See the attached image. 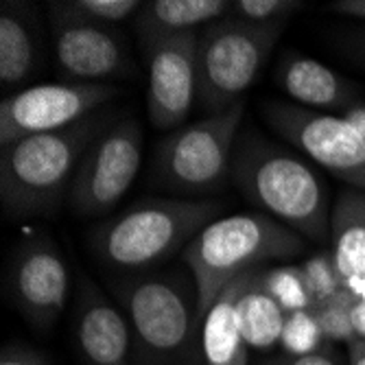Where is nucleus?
Returning <instances> with one entry per match:
<instances>
[{
    "mask_svg": "<svg viewBox=\"0 0 365 365\" xmlns=\"http://www.w3.org/2000/svg\"><path fill=\"white\" fill-rule=\"evenodd\" d=\"M116 120L96 110L83 120L0 149V199L9 219L53 215L68 199L75 173L90 145Z\"/></svg>",
    "mask_w": 365,
    "mask_h": 365,
    "instance_id": "nucleus-1",
    "label": "nucleus"
},
{
    "mask_svg": "<svg viewBox=\"0 0 365 365\" xmlns=\"http://www.w3.org/2000/svg\"><path fill=\"white\" fill-rule=\"evenodd\" d=\"M232 182L250 204L300 237L330 241L328 188L300 155L247 131L235 147Z\"/></svg>",
    "mask_w": 365,
    "mask_h": 365,
    "instance_id": "nucleus-2",
    "label": "nucleus"
},
{
    "mask_svg": "<svg viewBox=\"0 0 365 365\" xmlns=\"http://www.w3.org/2000/svg\"><path fill=\"white\" fill-rule=\"evenodd\" d=\"M221 212L223 204L208 199H143L92 227L90 250L118 276L155 272Z\"/></svg>",
    "mask_w": 365,
    "mask_h": 365,
    "instance_id": "nucleus-3",
    "label": "nucleus"
},
{
    "mask_svg": "<svg viewBox=\"0 0 365 365\" xmlns=\"http://www.w3.org/2000/svg\"><path fill=\"white\" fill-rule=\"evenodd\" d=\"M307 252V239L264 212H237L206 225L182 252V262L197 287V326L227 284L264 267L267 260H289Z\"/></svg>",
    "mask_w": 365,
    "mask_h": 365,
    "instance_id": "nucleus-4",
    "label": "nucleus"
},
{
    "mask_svg": "<svg viewBox=\"0 0 365 365\" xmlns=\"http://www.w3.org/2000/svg\"><path fill=\"white\" fill-rule=\"evenodd\" d=\"M131 328V365H175L195 339L197 287L188 269H155L112 280Z\"/></svg>",
    "mask_w": 365,
    "mask_h": 365,
    "instance_id": "nucleus-5",
    "label": "nucleus"
},
{
    "mask_svg": "<svg viewBox=\"0 0 365 365\" xmlns=\"http://www.w3.org/2000/svg\"><path fill=\"white\" fill-rule=\"evenodd\" d=\"M287 24H250L225 16L199 31L197 103L206 116L245 101Z\"/></svg>",
    "mask_w": 365,
    "mask_h": 365,
    "instance_id": "nucleus-6",
    "label": "nucleus"
},
{
    "mask_svg": "<svg viewBox=\"0 0 365 365\" xmlns=\"http://www.w3.org/2000/svg\"><path fill=\"white\" fill-rule=\"evenodd\" d=\"M245 101L164 136L151 160V184L184 195H210L232 182V158Z\"/></svg>",
    "mask_w": 365,
    "mask_h": 365,
    "instance_id": "nucleus-7",
    "label": "nucleus"
},
{
    "mask_svg": "<svg viewBox=\"0 0 365 365\" xmlns=\"http://www.w3.org/2000/svg\"><path fill=\"white\" fill-rule=\"evenodd\" d=\"M143 162V127L134 116L116 118L75 173L68 206L79 217H108L134 184Z\"/></svg>",
    "mask_w": 365,
    "mask_h": 365,
    "instance_id": "nucleus-8",
    "label": "nucleus"
},
{
    "mask_svg": "<svg viewBox=\"0 0 365 365\" xmlns=\"http://www.w3.org/2000/svg\"><path fill=\"white\" fill-rule=\"evenodd\" d=\"M53 55L63 81L112 83L136 73L118 26L90 22L68 9L66 0L48 3Z\"/></svg>",
    "mask_w": 365,
    "mask_h": 365,
    "instance_id": "nucleus-9",
    "label": "nucleus"
},
{
    "mask_svg": "<svg viewBox=\"0 0 365 365\" xmlns=\"http://www.w3.org/2000/svg\"><path fill=\"white\" fill-rule=\"evenodd\" d=\"M120 94L112 83H40L11 92L0 103V147L71 127Z\"/></svg>",
    "mask_w": 365,
    "mask_h": 365,
    "instance_id": "nucleus-10",
    "label": "nucleus"
},
{
    "mask_svg": "<svg viewBox=\"0 0 365 365\" xmlns=\"http://www.w3.org/2000/svg\"><path fill=\"white\" fill-rule=\"evenodd\" d=\"M262 116L295 149L350 188L365 192V140L341 116L284 101L264 103Z\"/></svg>",
    "mask_w": 365,
    "mask_h": 365,
    "instance_id": "nucleus-11",
    "label": "nucleus"
},
{
    "mask_svg": "<svg viewBox=\"0 0 365 365\" xmlns=\"http://www.w3.org/2000/svg\"><path fill=\"white\" fill-rule=\"evenodd\" d=\"M14 307L38 328H51L71 295V269L61 250L46 235L24 239L9 267Z\"/></svg>",
    "mask_w": 365,
    "mask_h": 365,
    "instance_id": "nucleus-12",
    "label": "nucleus"
},
{
    "mask_svg": "<svg viewBox=\"0 0 365 365\" xmlns=\"http://www.w3.org/2000/svg\"><path fill=\"white\" fill-rule=\"evenodd\" d=\"M197 40L199 33H188L143 48L149 71L147 114L160 131L180 129L197 98Z\"/></svg>",
    "mask_w": 365,
    "mask_h": 365,
    "instance_id": "nucleus-13",
    "label": "nucleus"
},
{
    "mask_svg": "<svg viewBox=\"0 0 365 365\" xmlns=\"http://www.w3.org/2000/svg\"><path fill=\"white\" fill-rule=\"evenodd\" d=\"M75 335L79 354L88 365L131 363L134 344L129 322L88 276L79 278Z\"/></svg>",
    "mask_w": 365,
    "mask_h": 365,
    "instance_id": "nucleus-14",
    "label": "nucleus"
},
{
    "mask_svg": "<svg viewBox=\"0 0 365 365\" xmlns=\"http://www.w3.org/2000/svg\"><path fill=\"white\" fill-rule=\"evenodd\" d=\"M276 83L289 94L295 106L315 112H346L350 106L359 103V88L328 68L326 63L307 57L302 53L287 51L276 66Z\"/></svg>",
    "mask_w": 365,
    "mask_h": 365,
    "instance_id": "nucleus-15",
    "label": "nucleus"
},
{
    "mask_svg": "<svg viewBox=\"0 0 365 365\" xmlns=\"http://www.w3.org/2000/svg\"><path fill=\"white\" fill-rule=\"evenodd\" d=\"M230 0H149L134 18V31L140 46L147 48L162 40L199 33L230 16Z\"/></svg>",
    "mask_w": 365,
    "mask_h": 365,
    "instance_id": "nucleus-16",
    "label": "nucleus"
},
{
    "mask_svg": "<svg viewBox=\"0 0 365 365\" xmlns=\"http://www.w3.org/2000/svg\"><path fill=\"white\" fill-rule=\"evenodd\" d=\"M40 63V36L33 5H0V81L9 92L26 83Z\"/></svg>",
    "mask_w": 365,
    "mask_h": 365,
    "instance_id": "nucleus-17",
    "label": "nucleus"
},
{
    "mask_svg": "<svg viewBox=\"0 0 365 365\" xmlns=\"http://www.w3.org/2000/svg\"><path fill=\"white\" fill-rule=\"evenodd\" d=\"M252 272L223 289L202 324L199 339L206 365H250V348L239 326L237 300Z\"/></svg>",
    "mask_w": 365,
    "mask_h": 365,
    "instance_id": "nucleus-18",
    "label": "nucleus"
},
{
    "mask_svg": "<svg viewBox=\"0 0 365 365\" xmlns=\"http://www.w3.org/2000/svg\"><path fill=\"white\" fill-rule=\"evenodd\" d=\"M330 245L341 278L365 274V192L346 188L330 210Z\"/></svg>",
    "mask_w": 365,
    "mask_h": 365,
    "instance_id": "nucleus-19",
    "label": "nucleus"
},
{
    "mask_svg": "<svg viewBox=\"0 0 365 365\" xmlns=\"http://www.w3.org/2000/svg\"><path fill=\"white\" fill-rule=\"evenodd\" d=\"M262 269L256 267L241 295L237 300V313H239V326L245 337V344L250 350H272L276 344H280L282 328L287 313L278 307V302L262 287Z\"/></svg>",
    "mask_w": 365,
    "mask_h": 365,
    "instance_id": "nucleus-20",
    "label": "nucleus"
},
{
    "mask_svg": "<svg viewBox=\"0 0 365 365\" xmlns=\"http://www.w3.org/2000/svg\"><path fill=\"white\" fill-rule=\"evenodd\" d=\"M262 287L289 315L295 311L313 309V297L309 293L302 269L297 264H280V267L262 269Z\"/></svg>",
    "mask_w": 365,
    "mask_h": 365,
    "instance_id": "nucleus-21",
    "label": "nucleus"
},
{
    "mask_svg": "<svg viewBox=\"0 0 365 365\" xmlns=\"http://www.w3.org/2000/svg\"><path fill=\"white\" fill-rule=\"evenodd\" d=\"M359 304L356 297L348 291L341 289L335 297H330L328 302L319 304L315 311L319 326L324 330V337L330 344H350L356 339L354 324H352V311Z\"/></svg>",
    "mask_w": 365,
    "mask_h": 365,
    "instance_id": "nucleus-22",
    "label": "nucleus"
},
{
    "mask_svg": "<svg viewBox=\"0 0 365 365\" xmlns=\"http://www.w3.org/2000/svg\"><path fill=\"white\" fill-rule=\"evenodd\" d=\"M324 344H326L324 330L313 309L295 311L287 315L282 337H280V346L287 354L304 356V354L317 352Z\"/></svg>",
    "mask_w": 365,
    "mask_h": 365,
    "instance_id": "nucleus-23",
    "label": "nucleus"
},
{
    "mask_svg": "<svg viewBox=\"0 0 365 365\" xmlns=\"http://www.w3.org/2000/svg\"><path fill=\"white\" fill-rule=\"evenodd\" d=\"M300 269L304 274L309 293L313 297V309L328 302L344 289V278L337 269V262L333 252H319L311 258H307Z\"/></svg>",
    "mask_w": 365,
    "mask_h": 365,
    "instance_id": "nucleus-24",
    "label": "nucleus"
},
{
    "mask_svg": "<svg viewBox=\"0 0 365 365\" xmlns=\"http://www.w3.org/2000/svg\"><path fill=\"white\" fill-rule=\"evenodd\" d=\"M302 7L297 0H235L230 16L250 24H287Z\"/></svg>",
    "mask_w": 365,
    "mask_h": 365,
    "instance_id": "nucleus-25",
    "label": "nucleus"
},
{
    "mask_svg": "<svg viewBox=\"0 0 365 365\" xmlns=\"http://www.w3.org/2000/svg\"><path fill=\"white\" fill-rule=\"evenodd\" d=\"M66 5L77 16L106 26H118L129 18H136L143 7L140 0H66Z\"/></svg>",
    "mask_w": 365,
    "mask_h": 365,
    "instance_id": "nucleus-26",
    "label": "nucleus"
},
{
    "mask_svg": "<svg viewBox=\"0 0 365 365\" xmlns=\"http://www.w3.org/2000/svg\"><path fill=\"white\" fill-rule=\"evenodd\" d=\"M258 365H346V361L333 344L326 341L317 352L304 356H293L282 352L278 356H264Z\"/></svg>",
    "mask_w": 365,
    "mask_h": 365,
    "instance_id": "nucleus-27",
    "label": "nucleus"
},
{
    "mask_svg": "<svg viewBox=\"0 0 365 365\" xmlns=\"http://www.w3.org/2000/svg\"><path fill=\"white\" fill-rule=\"evenodd\" d=\"M0 365H51L48 356L36 348L9 344L0 352Z\"/></svg>",
    "mask_w": 365,
    "mask_h": 365,
    "instance_id": "nucleus-28",
    "label": "nucleus"
},
{
    "mask_svg": "<svg viewBox=\"0 0 365 365\" xmlns=\"http://www.w3.org/2000/svg\"><path fill=\"white\" fill-rule=\"evenodd\" d=\"M328 9L365 22V0H337V3H330Z\"/></svg>",
    "mask_w": 365,
    "mask_h": 365,
    "instance_id": "nucleus-29",
    "label": "nucleus"
},
{
    "mask_svg": "<svg viewBox=\"0 0 365 365\" xmlns=\"http://www.w3.org/2000/svg\"><path fill=\"white\" fill-rule=\"evenodd\" d=\"M341 118L356 131V134L365 140V101H359V103H354V106H350L344 114H341Z\"/></svg>",
    "mask_w": 365,
    "mask_h": 365,
    "instance_id": "nucleus-30",
    "label": "nucleus"
},
{
    "mask_svg": "<svg viewBox=\"0 0 365 365\" xmlns=\"http://www.w3.org/2000/svg\"><path fill=\"white\" fill-rule=\"evenodd\" d=\"M344 46L348 48V53L359 63H365V31H359V33H352V36H346L344 38Z\"/></svg>",
    "mask_w": 365,
    "mask_h": 365,
    "instance_id": "nucleus-31",
    "label": "nucleus"
},
{
    "mask_svg": "<svg viewBox=\"0 0 365 365\" xmlns=\"http://www.w3.org/2000/svg\"><path fill=\"white\" fill-rule=\"evenodd\" d=\"M348 365H365V339H354L348 344Z\"/></svg>",
    "mask_w": 365,
    "mask_h": 365,
    "instance_id": "nucleus-32",
    "label": "nucleus"
},
{
    "mask_svg": "<svg viewBox=\"0 0 365 365\" xmlns=\"http://www.w3.org/2000/svg\"><path fill=\"white\" fill-rule=\"evenodd\" d=\"M344 289H348L359 302H365V274L346 278V280H344Z\"/></svg>",
    "mask_w": 365,
    "mask_h": 365,
    "instance_id": "nucleus-33",
    "label": "nucleus"
},
{
    "mask_svg": "<svg viewBox=\"0 0 365 365\" xmlns=\"http://www.w3.org/2000/svg\"><path fill=\"white\" fill-rule=\"evenodd\" d=\"M352 324L359 339H365V302H359L352 311Z\"/></svg>",
    "mask_w": 365,
    "mask_h": 365,
    "instance_id": "nucleus-34",
    "label": "nucleus"
}]
</instances>
